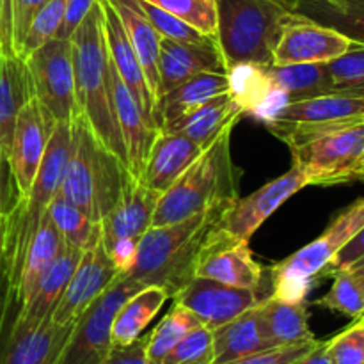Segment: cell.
<instances>
[{
  "label": "cell",
  "instance_id": "obj_1",
  "mask_svg": "<svg viewBox=\"0 0 364 364\" xmlns=\"http://www.w3.org/2000/svg\"><path fill=\"white\" fill-rule=\"evenodd\" d=\"M70 41L73 48L75 96L78 112L84 116L105 148L127 167V151L117 124L110 85V60L103 32L102 0H96Z\"/></svg>",
  "mask_w": 364,
  "mask_h": 364
},
{
  "label": "cell",
  "instance_id": "obj_2",
  "mask_svg": "<svg viewBox=\"0 0 364 364\" xmlns=\"http://www.w3.org/2000/svg\"><path fill=\"white\" fill-rule=\"evenodd\" d=\"M235 124L224 128L181 176L160 194L151 226L181 223L196 213L226 210L240 198V171L231 156Z\"/></svg>",
  "mask_w": 364,
  "mask_h": 364
},
{
  "label": "cell",
  "instance_id": "obj_3",
  "mask_svg": "<svg viewBox=\"0 0 364 364\" xmlns=\"http://www.w3.org/2000/svg\"><path fill=\"white\" fill-rule=\"evenodd\" d=\"M223 212L224 210H208L181 223L151 226L139 240L135 265L130 272L121 276H127L142 287L159 284L173 297L194 277L199 249Z\"/></svg>",
  "mask_w": 364,
  "mask_h": 364
},
{
  "label": "cell",
  "instance_id": "obj_4",
  "mask_svg": "<svg viewBox=\"0 0 364 364\" xmlns=\"http://www.w3.org/2000/svg\"><path fill=\"white\" fill-rule=\"evenodd\" d=\"M127 167L95 135L80 112L71 119V144L59 194L102 223L119 198Z\"/></svg>",
  "mask_w": 364,
  "mask_h": 364
},
{
  "label": "cell",
  "instance_id": "obj_5",
  "mask_svg": "<svg viewBox=\"0 0 364 364\" xmlns=\"http://www.w3.org/2000/svg\"><path fill=\"white\" fill-rule=\"evenodd\" d=\"M70 144L71 123H55L31 191L21 199H16L6 213L4 258H6L7 277H9L11 301L28 244L38 231L50 203L60 191L64 167L70 155Z\"/></svg>",
  "mask_w": 364,
  "mask_h": 364
},
{
  "label": "cell",
  "instance_id": "obj_6",
  "mask_svg": "<svg viewBox=\"0 0 364 364\" xmlns=\"http://www.w3.org/2000/svg\"><path fill=\"white\" fill-rule=\"evenodd\" d=\"M217 45L228 70L235 64H272V52L294 0H215Z\"/></svg>",
  "mask_w": 364,
  "mask_h": 364
},
{
  "label": "cell",
  "instance_id": "obj_7",
  "mask_svg": "<svg viewBox=\"0 0 364 364\" xmlns=\"http://www.w3.org/2000/svg\"><path fill=\"white\" fill-rule=\"evenodd\" d=\"M288 148L308 185L329 187L359 181L364 169V121L301 135Z\"/></svg>",
  "mask_w": 364,
  "mask_h": 364
},
{
  "label": "cell",
  "instance_id": "obj_8",
  "mask_svg": "<svg viewBox=\"0 0 364 364\" xmlns=\"http://www.w3.org/2000/svg\"><path fill=\"white\" fill-rule=\"evenodd\" d=\"M364 228V198L343 210L311 244L272 267V295L287 302L306 301L322 270Z\"/></svg>",
  "mask_w": 364,
  "mask_h": 364
},
{
  "label": "cell",
  "instance_id": "obj_9",
  "mask_svg": "<svg viewBox=\"0 0 364 364\" xmlns=\"http://www.w3.org/2000/svg\"><path fill=\"white\" fill-rule=\"evenodd\" d=\"M142 284L117 276L116 281L85 309L75 323L55 364H100L112 348V322L117 309Z\"/></svg>",
  "mask_w": 364,
  "mask_h": 364
},
{
  "label": "cell",
  "instance_id": "obj_10",
  "mask_svg": "<svg viewBox=\"0 0 364 364\" xmlns=\"http://www.w3.org/2000/svg\"><path fill=\"white\" fill-rule=\"evenodd\" d=\"M32 95L55 123H71L78 114L75 96L73 48L70 39H50L23 59Z\"/></svg>",
  "mask_w": 364,
  "mask_h": 364
},
{
  "label": "cell",
  "instance_id": "obj_11",
  "mask_svg": "<svg viewBox=\"0 0 364 364\" xmlns=\"http://www.w3.org/2000/svg\"><path fill=\"white\" fill-rule=\"evenodd\" d=\"M355 121H364V96L329 92L290 102L265 127L284 144H290L301 135Z\"/></svg>",
  "mask_w": 364,
  "mask_h": 364
},
{
  "label": "cell",
  "instance_id": "obj_12",
  "mask_svg": "<svg viewBox=\"0 0 364 364\" xmlns=\"http://www.w3.org/2000/svg\"><path fill=\"white\" fill-rule=\"evenodd\" d=\"M194 277L212 279L235 288L259 291L263 269L252 258L247 240L230 237L213 224L198 252Z\"/></svg>",
  "mask_w": 364,
  "mask_h": 364
},
{
  "label": "cell",
  "instance_id": "obj_13",
  "mask_svg": "<svg viewBox=\"0 0 364 364\" xmlns=\"http://www.w3.org/2000/svg\"><path fill=\"white\" fill-rule=\"evenodd\" d=\"M53 127L55 121L34 96L28 98L18 112L6 159L13 181L14 201L31 191Z\"/></svg>",
  "mask_w": 364,
  "mask_h": 364
},
{
  "label": "cell",
  "instance_id": "obj_14",
  "mask_svg": "<svg viewBox=\"0 0 364 364\" xmlns=\"http://www.w3.org/2000/svg\"><path fill=\"white\" fill-rule=\"evenodd\" d=\"M352 43L343 32L294 11L281 28L272 52V64L329 63L347 52Z\"/></svg>",
  "mask_w": 364,
  "mask_h": 364
},
{
  "label": "cell",
  "instance_id": "obj_15",
  "mask_svg": "<svg viewBox=\"0 0 364 364\" xmlns=\"http://www.w3.org/2000/svg\"><path fill=\"white\" fill-rule=\"evenodd\" d=\"M304 187H308L304 173L297 166H291L288 173L265 183L247 198H238L233 205L228 206L217 220V228L230 237L249 242V238L276 210Z\"/></svg>",
  "mask_w": 364,
  "mask_h": 364
},
{
  "label": "cell",
  "instance_id": "obj_16",
  "mask_svg": "<svg viewBox=\"0 0 364 364\" xmlns=\"http://www.w3.org/2000/svg\"><path fill=\"white\" fill-rule=\"evenodd\" d=\"M174 304L194 313L201 326L213 331L258 304V291L235 288L203 277H192L173 295Z\"/></svg>",
  "mask_w": 364,
  "mask_h": 364
},
{
  "label": "cell",
  "instance_id": "obj_17",
  "mask_svg": "<svg viewBox=\"0 0 364 364\" xmlns=\"http://www.w3.org/2000/svg\"><path fill=\"white\" fill-rule=\"evenodd\" d=\"M119 276L107 256L103 244L82 252L77 269L71 274L68 287L52 315L57 326H68L80 318L82 313L116 281Z\"/></svg>",
  "mask_w": 364,
  "mask_h": 364
},
{
  "label": "cell",
  "instance_id": "obj_18",
  "mask_svg": "<svg viewBox=\"0 0 364 364\" xmlns=\"http://www.w3.org/2000/svg\"><path fill=\"white\" fill-rule=\"evenodd\" d=\"M159 199V192L146 187L127 171L119 198L100 223L102 244L109 245L119 238H141L151 228Z\"/></svg>",
  "mask_w": 364,
  "mask_h": 364
},
{
  "label": "cell",
  "instance_id": "obj_19",
  "mask_svg": "<svg viewBox=\"0 0 364 364\" xmlns=\"http://www.w3.org/2000/svg\"><path fill=\"white\" fill-rule=\"evenodd\" d=\"M269 64L240 63L228 70L230 95L244 116H252L263 124L276 119L290 103L287 91L277 87L270 78Z\"/></svg>",
  "mask_w": 364,
  "mask_h": 364
},
{
  "label": "cell",
  "instance_id": "obj_20",
  "mask_svg": "<svg viewBox=\"0 0 364 364\" xmlns=\"http://www.w3.org/2000/svg\"><path fill=\"white\" fill-rule=\"evenodd\" d=\"M102 9L103 32H105V43L110 60H112L121 80L124 82L128 91L135 98L137 105L141 107L149 127L159 130L155 123V98H153L151 91H149L144 70H142L137 53H135L134 46H132L130 39H128L127 31H124L123 23H121L114 7L107 0H102Z\"/></svg>",
  "mask_w": 364,
  "mask_h": 364
},
{
  "label": "cell",
  "instance_id": "obj_21",
  "mask_svg": "<svg viewBox=\"0 0 364 364\" xmlns=\"http://www.w3.org/2000/svg\"><path fill=\"white\" fill-rule=\"evenodd\" d=\"M203 71H228L217 39L194 45L162 38L159 59V100L164 92Z\"/></svg>",
  "mask_w": 364,
  "mask_h": 364
},
{
  "label": "cell",
  "instance_id": "obj_22",
  "mask_svg": "<svg viewBox=\"0 0 364 364\" xmlns=\"http://www.w3.org/2000/svg\"><path fill=\"white\" fill-rule=\"evenodd\" d=\"M80 258L82 251L70 247L66 244L63 245V249L55 256L52 265L43 274L41 281H39L32 297L18 309L16 316H14L13 323H11V329H34V327L41 326L43 322L52 318L53 311H55L57 304H59L60 297H63L64 290H66L68 281H70L73 270L77 269Z\"/></svg>",
  "mask_w": 364,
  "mask_h": 364
},
{
  "label": "cell",
  "instance_id": "obj_23",
  "mask_svg": "<svg viewBox=\"0 0 364 364\" xmlns=\"http://www.w3.org/2000/svg\"><path fill=\"white\" fill-rule=\"evenodd\" d=\"M110 60V57H109ZM110 68V85H112V98L114 109H116L117 124H119L121 137H123L124 151H127V169L132 176H141L144 169L146 159L151 149L153 141H155L159 130L149 127L142 114L141 107L137 105L135 98L121 77L117 75L112 60L109 63Z\"/></svg>",
  "mask_w": 364,
  "mask_h": 364
},
{
  "label": "cell",
  "instance_id": "obj_24",
  "mask_svg": "<svg viewBox=\"0 0 364 364\" xmlns=\"http://www.w3.org/2000/svg\"><path fill=\"white\" fill-rule=\"evenodd\" d=\"M201 151V146L185 135L159 130L139 180L151 191L164 194Z\"/></svg>",
  "mask_w": 364,
  "mask_h": 364
},
{
  "label": "cell",
  "instance_id": "obj_25",
  "mask_svg": "<svg viewBox=\"0 0 364 364\" xmlns=\"http://www.w3.org/2000/svg\"><path fill=\"white\" fill-rule=\"evenodd\" d=\"M75 323L57 326L52 318L28 331L9 327L0 352V364H55Z\"/></svg>",
  "mask_w": 364,
  "mask_h": 364
},
{
  "label": "cell",
  "instance_id": "obj_26",
  "mask_svg": "<svg viewBox=\"0 0 364 364\" xmlns=\"http://www.w3.org/2000/svg\"><path fill=\"white\" fill-rule=\"evenodd\" d=\"M213 364H226L272 348L263 326L259 302L212 331Z\"/></svg>",
  "mask_w": 364,
  "mask_h": 364
},
{
  "label": "cell",
  "instance_id": "obj_27",
  "mask_svg": "<svg viewBox=\"0 0 364 364\" xmlns=\"http://www.w3.org/2000/svg\"><path fill=\"white\" fill-rule=\"evenodd\" d=\"M242 116L244 112L235 103L230 92H223V95L203 103L192 112L185 114L171 123L162 124L160 132L181 134L205 149L219 137L224 128L230 124H237Z\"/></svg>",
  "mask_w": 364,
  "mask_h": 364
},
{
  "label": "cell",
  "instance_id": "obj_28",
  "mask_svg": "<svg viewBox=\"0 0 364 364\" xmlns=\"http://www.w3.org/2000/svg\"><path fill=\"white\" fill-rule=\"evenodd\" d=\"M114 7L119 16L128 39L134 46L139 57L149 91L155 98V107L159 102V59H160V41L162 36L156 32L151 21L146 16L141 6V0H107Z\"/></svg>",
  "mask_w": 364,
  "mask_h": 364
},
{
  "label": "cell",
  "instance_id": "obj_29",
  "mask_svg": "<svg viewBox=\"0 0 364 364\" xmlns=\"http://www.w3.org/2000/svg\"><path fill=\"white\" fill-rule=\"evenodd\" d=\"M230 92L228 71H203L160 96L155 107V123L160 127L192 112L208 100Z\"/></svg>",
  "mask_w": 364,
  "mask_h": 364
},
{
  "label": "cell",
  "instance_id": "obj_30",
  "mask_svg": "<svg viewBox=\"0 0 364 364\" xmlns=\"http://www.w3.org/2000/svg\"><path fill=\"white\" fill-rule=\"evenodd\" d=\"M32 96L31 77L23 59L0 48V160L7 159L18 112Z\"/></svg>",
  "mask_w": 364,
  "mask_h": 364
},
{
  "label": "cell",
  "instance_id": "obj_31",
  "mask_svg": "<svg viewBox=\"0 0 364 364\" xmlns=\"http://www.w3.org/2000/svg\"><path fill=\"white\" fill-rule=\"evenodd\" d=\"M63 245L64 242L60 238V233L57 231L55 224L52 223L48 210H46L45 217L39 223L38 231H36L31 244H28L20 274H18V281L14 284L13 304L16 306V309H20L32 297L39 281H41L43 274L52 265V262L59 255Z\"/></svg>",
  "mask_w": 364,
  "mask_h": 364
},
{
  "label": "cell",
  "instance_id": "obj_32",
  "mask_svg": "<svg viewBox=\"0 0 364 364\" xmlns=\"http://www.w3.org/2000/svg\"><path fill=\"white\" fill-rule=\"evenodd\" d=\"M259 313L272 348L316 340L309 329L308 301L287 302L269 295L259 301Z\"/></svg>",
  "mask_w": 364,
  "mask_h": 364
},
{
  "label": "cell",
  "instance_id": "obj_33",
  "mask_svg": "<svg viewBox=\"0 0 364 364\" xmlns=\"http://www.w3.org/2000/svg\"><path fill=\"white\" fill-rule=\"evenodd\" d=\"M167 299H171L169 294L159 284H149L130 295L114 316L112 333H110L112 347H124L141 338L146 327L164 308Z\"/></svg>",
  "mask_w": 364,
  "mask_h": 364
},
{
  "label": "cell",
  "instance_id": "obj_34",
  "mask_svg": "<svg viewBox=\"0 0 364 364\" xmlns=\"http://www.w3.org/2000/svg\"><path fill=\"white\" fill-rule=\"evenodd\" d=\"M267 70L274 84L287 91L290 102L333 92L326 63H302L287 64V66L269 64Z\"/></svg>",
  "mask_w": 364,
  "mask_h": 364
},
{
  "label": "cell",
  "instance_id": "obj_35",
  "mask_svg": "<svg viewBox=\"0 0 364 364\" xmlns=\"http://www.w3.org/2000/svg\"><path fill=\"white\" fill-rule=\"evenodd\" d=\"M48 215L55 224L60 238L70 247L87 251L102 242V224L92 220L78 206L57 194L48 206Z\"/></svg>",
  "mask_w": 364,
  "mask_h": 364
},
{
  "label": "cell",
  "instance_id": "obj_36",
  "mask_svg": "<svg viewBox=\"0 0 364 364\" xmlns=\"http://www.w3.org/2000/svg\"><path fill=\"white\" fill-rule=\"evenodd\" d=\"M201 326L198 316L180 304H174L173 309L162 318V322L148 334L146 341V359L148 364H160L167 354L187 336L191 331Z\"/></svg>",
  "mask_w": 364,
  "mask_h": 364
},
{
  "label": "cell",
  "instance_id": "obj_37",
  "mask_svg": "<svg viewBox=\"0 0 364 364\" xmlns=\"http://www.w3.org/2000/svg\"><path fill=\"white\" fill-rule=\"evenodd\" d=\"M299 7H308L311 13L302 14L329 25L343 32L352 41L364 45V0H340L336 6H326L318 0H299Z\"/></svg>",
  "mask_w": 364,
  "mask_h": 364
},
{
  "label": "cell",
  "instance_id": "obj_38",
  "mask_svg": "<svg viewBox=\"0 0 364 364\" xmlns=\"http://www.w3.org/2000/svg\"><path fill=\"white\" fill-rule=\"evenodd\" d=\"M333 287L323 297L316 299L313 304L329 309L333 313L358 320L364 315V288L355 279L350 270H341L333 276Z\"/></svg>",
  "mask_w": 364,
  "mask_h": 364
},
{
  "label": "cell",
  "instance_id": "obj_39",
  "mask_svg": "<svg viewBox=\"0 0 364 364\" xmlns=\"http://www.w3.org/2000/svg\"><path fill=\"white\" fill-rule=\"evenodd\" d=\"M333 92L364 96V45L352 43L350 48L326 63Z\"/></svg>",
  "mask_w": 364,
  "mask_h": 364
},
{
  "label": "cell",
  "instance_id": "obj_40",
  "mask_svg": "<svg viewBox=\"0 0 364 364\" xmlns=\"http://www.w3.org/2000/svg\"><path fill=\"white\" fill-rule=\"evenodd\" d=\"M173 16L180 18L201 34L217 36V4L215 0H146Z\"/></svg>",
  "mask_w": 364,
  "mask_h": 364
},
{
  "label": "cell",
  "instance_id": "obj_41",
  "mask_svg": "<svg viewBox=\"0 0 364 364\" xmlns=\"http://www.w3.org/2000/svg\"><path fill=\"white\" fill-rule=\"evenodd\" d=\"M64 9H66V0H50L48 4H45L39 9L34 20L31 21V27H28L27 34H25L18 57L25 59L34 50H38L39 46H43L50 39L55 38L60 28V23H63Z\"/></svg>",
  "mask_w": 364,
  "mask_h": 364
},
{
  "label": "cell",
  "instance_id": "obj_42",
  "mask_svg": "<svg viewBox=\"0 0 364 364\" xmlns=\"http://www.w3.org/2000/svg\"><path fill=\"white\" fill-rule=\"evenodd\" d=\"M160 364H213L212 331L205 326L196 327Z\"/></svg>",
  "mask_w": 364,
  "mask_h": 364
},
{
  "label": "cell",
  "instance_id": "obj_43",
  "mask_svg": "<svg viewBox=\"0 0 364 364\" xmlns=\"http://www.w3.org/2000/svg\"><path fill=\"white\" fill-rule=\"evenodd\" d=\"M141 6L144 9L146 16L151 21L153 27L156 28L162 38L173 39V41H181V43H194V45H201V43H210L215 38H210V36L201 34L199 31H196L194 27H191L188 23L181 21L180 18L173 16L167 11L160 9L159 6L151 2H146L141 0Z\"/></svg>",
  "mask_w": 364,
  "mask_h": 364
},
{
  "label": "cell",
  "instance_id": "obj_44",
  "mask_svg": "<svg viewBox=\"0 0 364 364\" xmlns=\"http://www.w3.org/2000/svg\"><path fill=\"white\" fill-rule=\"evenodd\" d=\"M327 355L333 364H364V322L361 318L327 340Z\"/></svg>",
  "mask_w": 364,
  "mask_h": 364
},
{
  "label": "cell",
  "instance_id": "obj_45",
  "mask_svg": "<svg viewBox=\"0 0 364 364\" xmlns=\"http://www.w3.org/2000/svg\"><path fill=\"white\" fill-rule=\"evenodd\" d=\"M50 0H9V27H11V48L20 53L21 43L27 34L31 21Z\"/></svg>",
  "mask_w": 364,
  "mask_h": 364
},
{
  "label": "cell",
  "instance_id": "obj_46",
  "mask_svg": "<svg viewBox=\"0 0 364 364\" xmlns=\"http://www.w3.org/2000/svg\"><path fill=\"white\" fill-rule=\"evenodd\" d=\"M316 343H318V340L306 341V343L297 345H288V347L269 348V350L258 352V354L247 355V358L237 359V361H231L226 364H290L297 358L304 355L306 352L311 350Z\"/></svg>",
  "mask_w": 364,
  "mask_h": 364
},
{
  "label": "cell",
  "instance_id": "obj_47",
  "mask_svg": "<svg viewBox=\"0 0 364 364\" xmlns=\"http://www.w3.org/2000/svg\"><path fill=\"white\" fill-rule=\"evenodd\" d=\"M139 240H141V238H119V240L112 242V244L103 245L110 263H112L114 269L119 272V276L121 274L130 272L132 267L135 265Z\"/></svg>",
  "mask_w": 364,
  "mask_h": 364
},
{
  "label": "cell",
  "instance_id": "obj_48",
  "mask_svg": "<svg viewBox=\"0 0 364 364\" xmlns=\"http://www.w3.org/2000/svg\"><path fill=\"white\" fill-rule=\"evenodd\" d=\"M364 256V228L341 249L336 255V258L322 270V274L318 276V279L322 277H333L336 272H341V270H347L348 267L354 265L355 262H359Z\"/></svg>",
  "mask_w": 364,
  "mask_h": 364
},
{
  "label": "cell",
  "instance_id": "obj_49",
  "mask_svg": "<svg viewBox=\"0 0 364 364\" xmlns=\"http://www.w3.org/2000/svg\"><path fill=\"white\" fill-rule=\"evenodd\" d=\"M4 228H6V217L0 223V329L13 322L18 311L9 294V277H7V265L4 258Z\"/></svg>",
  "mask_w": 364,
  "mask_h": 364
},
{
  "label": "cell",
  "instance_id": "obj_50",
  "mask_svg": "<svg viewBox=\"0 0 364 364\" xmlns=\"http://www.w3.org/2000/svg\"><path fill=\"white\" fill-rule=\"evenodd\" d=\"M96 0H66V9H64L63 23H60L57 39H70L73 32L77 31L78 25L82 23L91 7L95 6Z\"/></svg>",
  "mask_w": 364,
  "mask_h": 364
},
{
  "label": "cell",
  "instance_id": "obj_51",
  "mask_svg": "<svg viewBox=\"0 0 364 364\" xmlns=\"http://www.w3.org/2000/svg\"><path fill=\"white\" fill-rule=\"evenodd\" d=\"M146 341H148V334L137 338L134 343L124 345V347H112L100 364H148Z\"/></svg>",
  "mask_w": 364,
  "mask_h": 364
},
{
  "label": "cell",
  "instance_id": "obj_52",
  "mask_svg": "<svg viewBox=\"0 0 364 364\" xmlns=\"http://www.w3.org/2000/svg\"><path fill=\"white\" fill-rule=\"evenodd\" d=\"M11 192L14 194L9 167H7V160L2 159L0 160V223L14 203V196H11Z\"/></svg>",
  "mask_w": 364,
  "mask_h": 364
},
{
  "label": "cell",
  "instance_id": "obj_53",
  "mask_svg": "<svg viewBox=\"0 0 364 364\" xmlns=\"http://www.w3.org/2000/svg\"><path fill=\"white\" fill-rule=\"evenodd\" d=\"M290 364H333L331 363L329 355H327V340L320 341L311 348L309 352H306L304 355L297 358Z\"/></svg>",
  "mask_w": 364,
  "mask_h": 364
},
{
  "label": "cell",
  "instance_id": "obj_54",
  "mask_svg": "<svg viewBox=\"0 0 364 364\" xmlns=\"http://www.w3.org/2000/svg\"><path fill=\"white\" fill-rule=\"evenodd\" d=\"M347 270H350V272L354 274L355 279H358L359 284H361V287L364 288V256L361 259H359V262H355L354 265L348 267Z\"/></svg>",
  "mask_w": 364,
  "mask_h": 364
},
{
  "label": "cell",
  "instance_id": "obj_55",
  "mask_svg": "<svg viewBox=\"0 0 364 364\" xmlns=\"http://www.w3.org/2000/svg\"><path fill=\"white\" fill-rule=\"evenodd\" d=\"M11 323H13V322H9V323H7V326H6V327H4V329H0V352H2V345H4V341H6V336H7V331H9Z\"/></svg>",
  "mask_w": 364,
  "mask_h": 364
},
{
  "label": "cell",
  "instance_id": "obj_56",
  "mask_svg": "<svg viewBox=\"0 0 364 364\" xmlns=\"http://www.w3.org/2000/svg\"><path fill=\"white\" fill-rule=\"evenodd\" d=\"M294 2L297 4V7H299V0H294ZM318 2L326 4V6H336V4L340 2V0H318Z\"/></svg>",
  "mask_w": 364,
  "mask_h": 364
},
{
  "label": "cell",
  "instance_id": "obj_57",
  "mask_svg": "<svg viewBox=\"0 0 364 364\" xmlns=\"http://www.w3.org/2000/svg\"><path fill=\"white\" fill-rule=\"evenodd\" d=\"M359 181H364V169H363V173H361V176H359Z\"/></svg>",
  "mask_w": 364,
  "mask_h": 364
},
{
  "label": "cell",
  "instance_id": "obj_58",
  "mask_svg": "<svg viewBox=\"0 0 364 364\" xmlns=\"http://www.w3.org/2000/svg\"><path fill=\"white\" fill-rule=\"evenodd\" d=\"M361 320H363V322H364V315H363V316H361Z\"/></svg>",
  "mask_w": 364,
  "mask_h": 364
}]
</instances>
